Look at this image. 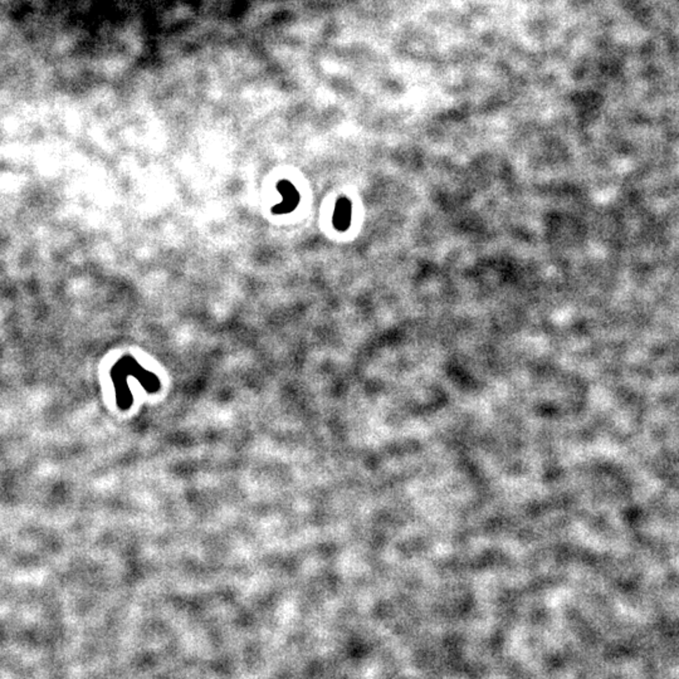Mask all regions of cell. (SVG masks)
Segmentation results:
<instances>
[{
    "instance_id": "cell-2",
    "label": "cell",
    "mask_w": 679,
    "mask_h": 679,
    "mask_svg": "<svg viewBox=\"0 0 679 679\" xmlns=\"http://www.w3.org/2000/svg\"><path fill=\"white\" fill-rule=\"evenodd\" d=\"M351 203L349 199L341 198L337 202L335 213H334V225L337 230L345 232L349 228L351 223Z\"/></svg>"
},
{
    "instance_id": "cell-1",
    "label": "cell",
    "mask_w": 679,
    "mask_h": 679,
    "mask_svg": "<svg viewBox=\"0 0 679 679\" xmlns=\"http://www.w3.org/2000/svg\"><path fill=\"white\" fill-rule=\"evenodd\" d=\"M277 189L282 195L283 202L273 208V213L289 214L291 211H295L296 206L300 203V194L297 192L295 185L291 184L289 180H281L277 184Z\"/></svg>"
}]
</instances>
